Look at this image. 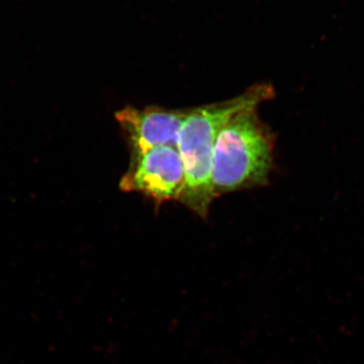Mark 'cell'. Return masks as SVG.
<instances>
[{
	"mask_svg": "<svg viewBox=\"0 0 364 364\" xmlns=\"http://www.w3.org/2000/svg\"><path fill=\"white\" fill-rule=\"evenodd\" d=\"M273 97L274 88L268 83H260L230 100L191 107L177 143L184 168V186L178 203L202 219H207L215 200L212 182L215 139L236 112L247 107H258Z\"/></svg>",
	"mask_w": 364,
	"mask_h": 364,
	"instance_id": "obj_1",
	"label": "cell"
},
{
	"mask_svg": "<svg viewBox=\"0 0 364 364\" xmlns=\"http://www.w3.org/2000/svg\"><path fill=\"white\" fill-rule=\"evenodd\" d=\"M184 186V168L178 150L159 146L130 155L129 168L119 181L124 193H138L157 205L176 200Z\"/></svg>",
	"mask_w": 364,
	"mask_h": 364,
	"instance_id": "obj_3",
	"label": "cell"
},
{
	"mask_svg": "<svg viewBox=\"0 0 364 364\" xmlns=\"http://www.w3.org/2000/svg\"><path fill=\"white\" fill-rule=\"evenodd\" d=\"M191 109H170L156 105L138 107H124L116 114L130 154L143 153L159 146L177 148L179 132Z\"/></svg>",
	"mask_w": 364,
	"mask_h": 364,
	"instance_id": "obj_4",
	"label": "cell"
},
{
	"mask_svg": "<svg viewBox=\"0 0 364 364\" xmlns=\"http://www.w3.org/2000/svg\"><path fill=\"white\" fill-rule=\"evenodd\" d=\"M257 109L247 107L236 112L215 139L212 161L215 198L268 183L275 136L261 121Z\"/></svg>",
	"mask_w": 364,
	"mask_h": 364,
	"instance_id": "obj_2",
	"label": "cell"
}]
</instances>
